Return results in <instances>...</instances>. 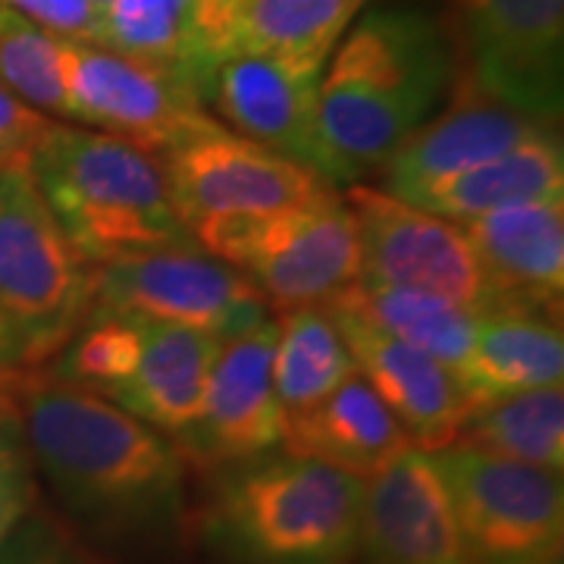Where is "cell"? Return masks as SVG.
<instances>
[{
  "instance_id": "obj_1",
  "label": "cell",
  "mask_w": 564,
  "mask_h": 564,
  "mask_svg": "<svg viewBox=\"0 0 564 564\" xmlns=\"http://www.w3.org/2000/svg\"><path fill=\"white\" fill-rule=\"evenodd\" d=\"M10 426L69 502L110 524L154 521L180 502V448L101 392L41 367H0Z\"/></svg>"
},
{
  "instance_id": "obj_2",
  "label": "cell",
  "mask_w": 564,
  "mask_h": 564,
  "mask_svg": "<svg viewBox=\"0 0 564 564\" xmlns=\"http://www.w3.org/2000/svg\"><path fill=\"white\" fill-rule=\"evenodd\" d=\"M455 73V44L436 17L417 7L364 10L321 76V135L333 185L380 176L443 107Z\"/></svg>"
},
{
  "instance_id": "obj_3",
  "label": "cell",
  "mask_w": 564,
  "mask_h": 564,
  "mask_svg": "<svg viewBox=\"0 0 564 564\" xmlns=\"http://www.w3.org/2000/svg\"><path fill=\"white\" fill-rule=\"evenodd\" d=\"M41 195L91 267L195 242L180 220L161 161L129 141L54 122L32 154Z\"/></svg>"
},
{
  "instance_id": "obj_4",
  "label": "cell",
  "mask_w": 564,
  "mask_h": 564,
  "mask_svg": "<svg viewBox=\"0 0 564 564\" xmlns=\"http://www.w3.org/2000/svg\"><path fill=\"white\" fill-rule=\"evenodd\" d=\"M367 480L321 462L270 458L223 486L214 533L242 564H348Z\"/></svg>"
},
{
  "instance_id": "obj_5",
  "label": "cell",
  "mask_w": 564,
  "mask_h": 564,
  "mask_svg": "<svg viewBox=\"0 0 564 564\" xmlns=\"http://www.w3.org/2000/svg\"><path fill=\"white\" fill-rule=\"evenodd\" d=\"M95 267L66 239L32 163L0 166V317L17 367L57 358L91 314Z\"/></svg>"
},
{
  "instance_id": "obj_6",
  "label": "cell",
  "mask_w": 564,
  "mask_h": 564,
  "mask_svg": "<svg viewBox=\"0 0 564 564\" xmlns=\"http://www.w3.org/2000/svg\"><path fill=\"white\" fill-rule=\"evenodd\" d=\"M195 245L236 267L276 311L326 307L361 280V245L343 195L198 226Z\"/></svg>"
},
{
  "instance_id": "obj_7",
  "label": "cell",
  "mask_w": 564,
  "mask_h": 564,
  "mask_svg": "<svg viewBox=\"0 0 564 564\" xmlns=\"http://www.w3.org/2000/svg\"><path fill=\"white\" fill-rule=\"evenodd\" d=\"M91 314L182 326L226 345L267 321L270 304L245 273L188 242L95 267Z\"/></svg>"
},
{
  "instance_id": "obj_8",
  "label": "cell",
  "mask_w": 564,
  "mask_h": 564,
  "mask_svg": "<svg viewBox=\"0 0 564 564\" xmlns=\"http://www.w3.org/2000/svg\"><path fill=\"white\" fill-rule=\"evenodd\" d=\"M458 73L489 98L555 126L564 110V0H445Z\"/></svg>"
},
{
  "instance_id": "obj_9",
  "label": "cell",
  "mask_w": 564,
  "mask_h": 564,
  "mask_svg": "<svg viewBox=\"0 0 564 564\" xmlns=\"http://www.w3.org/2000/svg\"><path fill=\"white\" fill-rule=\"evenodd\" d=\"M440 464L470 564H558L564 545L562 474L445 448Z\"/></svg>"
},
{
  "instance_id": "obj_10",
  "label": "cell",
  "mask_w": 564,
  "mask_h": 564,
  "mask_svg": "<svg viewBox=\"0 0 564 564\" xmlns=\"http://www.w3.org/2000/svg\"><path fill=\"white\" fill-rule=\"evenodd\" d=\"M63 85L66 120L129 141L154 158L214 120L204 110L195 73L91 41H63Z\"/></svg>"
},
{
  "instance_id": "obj_11",
  "label": "cell",
  "mask_w": 564,
  "mask_h": 564,
  "mask_svg": "<svg viewBox=\"0 0 564 564\" xmlns=\"http://www.w3.org/2000/svg\"><path fill=\"white\" fill-rule=\"evenodd\" d=\"M170 198L188 232L236 217L273 214L336 192L333 182L207 120L161 158Z\"/></svg>"
},
{
  "instance_id": "obj_12",
  "label": "cell",
  "mask_w": 564,
  "mask_h": 564,
  "mask_svg": "<svg viewBox=\"0 0 564 564\" xmlns=\"http://www.w3.org/2000/svg\"><path fill=\"white\" fill-rule=\"evenodd\" d=\"M343 198L358 229L361 282L417 289L484 311V276L458 223L364 182L348 185Z\"/></svg>"
},
{
  "instance_id": "obj_13",
  "label": "cell",
  "mask_w": 564,
  "mask_h": 564,
  "mask_svg": "<svg viewBox=\"0 0 564 564\" xmlns=\"http://www.w3.org/2000/svg\"><path fill=\"white\" fill-rule=\"evenodd\" d=\"M204 107H210L229 132L333 182V163L321 135V76L270 57L236 54L207 73Z\"/></svg>"
},
{
  "instance_id": "obj_14",
  "label": "cell",
  "mask_w": 564,
  "mask_h": 564,
  "mask_svg": "<svg viewBox=\"0 0 564 564\" xmlns=\"http://www.w3.org/2000/svg\"><path fill=\"white\" fill-rule=\"evenodd\" d=\"M280 321L267 317L226 343L214 361L198 426L176 448L202 464H248L282 443V411L273 386Z\"/></svg>"
},
{
  "instance_id": "obj_15",
  "label": "cell",
  "mask_w": 564,
  "mask_h": 564,
  "mask_svg": "<svg viewBox=\"0 0 564 564\" xmlns=\"http://www.w3.org/2000/svg\"><path fill=\"white\" fill-rule=\"evenodd\" d=\"M323 311L336 323L358 377L402 426L411 448L423 455L452 448L474 411L458 377L436 358L392 339L345 307L329 304Z\"/></svg>"
},
{
  "instance_id": "obj_16",
  "label": "cell",
  "mask_w": 564,
  "mask_h": 564,
  "mask_svg": "<svg viewBox=\"0 0 564 564\" xmlns=\"http://www.w3.org/2000/svg\"><path fill=\"white\" fill-rule=\"evenodd\" d=\"M543 132L558 129L505 107L480 91L464 73H455L443 107L380 170L383 192L392 198H408L433 182L452 180L480 163L496 161Z\"/></svg>"
},
{
  "instance_id": "obj_17",
  "label": "cell",
  "mask_w": 564,
  "mask_h": 564,
  "mask_svg": "<svg viewBox=\"0 0 564 564\" xmlns=\"http://www.w3.org/2000/svg\"><path fill=\"white\" fill-rule=\"evenodd\" d=\"M358 549L370 564H470L433 455L408 448L367 480Z\"/></svg>"
},
{
  "instance_id": "obj_18",
  "label": "cell",
  "mask_w": 564,
  "mask_h": 564,
  "mask_svg": "<svg viewBox=\"0 0 564 564\" xmlns=\"http://www.w3.org/2000/svg\"><path fill=\"white\" fill-rule=\"evenodd\" d=\"M458 226L480 267L486 307L514 304L562 314L564 198L511 204Z\"/></svg>"
},
{
  "instance_id": "obj_19",
  "label": "cell",
  "mask_w": 564,
  "mask_h": 564,
  "mask_svg": "<svg viewBox=\"0 0 564 564\" xmlns=\"http://www.w3.org/2000/svg\"><path fill=\"white\" fill-rule=\"evenodd\" d=\"M280 445L289 458L321 462L361 480L377 477L411 448L402 426L358 373L317 404L285 414Z\"/></svg>"
},
{
  "instance_id": "obj_20",
  "label": "cell",
  "mask_w": 564,
  "mask_h": 564,
  "mask_svg": "<svg viewBox=\"0 0 564 564\" xmlns=\"http://www.w3.org/2000/svg\"><path fill=\"white\" fill-rule=\"evenodd\" d=\"M470 408L564 383L562 314L492 304L480 311L470 355L455 373Z\"/></svg>"
},
{
  "instance_id": "obj_21",
  "label": "cell",
  "mask_w": 564,
  "mask_h": 564,
  "mask_svg": "<svg viewBox=\"0 0 564 564\" xmlns=\"http://www.w3.org/2000/svg\"><path fill=\"white\" fill-rule=\"evenodd\" d=\"M220 348V339L207 333L144 323V345L135 373L104 399L117 402L141 423L163 433L170 443L180 445L202 421L207 380Z\"/></svg>"
},
{
  "instance_id": "obj_22",
  "label": "cell",
  "mask_w": 564,
  "mask_h": 564,
  "mask_svg": "<svg viewBox=\"0 0 564 564\" xmlns=\"http://www.w3.org/2000/svg\"><path fill=\"white\" fill-rule=\"evenodd\" d=\"M545 198H564V148L558 132H543L496 161L417 188L402 202L443 220L467 223L499 207Z\"/></svg>"
},
{
  "instance_id": "obj_23",
  "label": "cell",
  "mask_w": 564,
  "mask_h": 564,
  "mask_svg": "<svg viewBox=\"0 0 564 564\" xmlns=\"http://www.w3.org/2000/svg\"><path fill=\"white\" fill-rule=\"evenodd\" d=\"M370 0H245L229 57L254 54L299 73L323 76L336 44Z\"/></svg>"
},
{
  "instance_id": "obj_24",
  "label": "cell",
  "mask_w": 564,
  "mask_h": 564,
  "mask_svg": "<svg viewBox=\"0 0 564 564\" xmlns=\"http://www.w3.org/2000/svg\"><path fill=\"white\" fill-rule=\"evenodd\" d=\"M329 304L358 314L361 321L389 333L392 339L436 358L452 373H458L462 364L467 361L474 336H477V323H480V311L474 307L445 302L440 295L417 292V289H399V285H380V282L358 280Z\"/></svg>"
},
{
  "instance_id": "obj_25",
  "label": "cell",
  "mask_w": 564,
  "mask_h": 564,
  "mask_svg": "<svg viewBox=\"0 0 564 564\" xmlns=\"http://www.w3.org/2000/svg\"><path fill=\"white\" fill-rule=\"evenodd\" d=\"M452 448L564 470V389L545 386L474 408Z\"/></svg>"
},
{
  "instance_id": "obj_26",
  "label": "cell",
  "mask_w": 564,
  "mask_h": 564,
  "mask_svg": "<svg viewBox=\"0 0 564 564\" xmlns=\"http://www.w3.org/2000/svg\"><path fill=\"white\" fill-rule=\"evenodd\" d=\"M355 373L358 367L323 307L282 311L273 351V386L285 414L317 404Z\"/></svg>"
},
{
  "instance_id": "obj_27",
  "label": "cell",
  "mask_w": 564,
  "mask_h": 564,
  "mask_svg": "<svg viewBox=\"0 0 564 564\" xmlns=\"http://www.w3.org/2000/svg\"><path fill=\"white\" fill-rule=\"evenodd\" d=\"M63 41L0 7V82L44 117L66 120Z\"/></svg>"
},
{
  "instance_id": "obj_28",
  "label": "cell",
  "mask_w": 564,
  "mask_h": 564,
  "mask_svg": "<svg viewBox=\"0 0 564 564\" xmlns=\"http://www.w3.org/2000/svg\"><path fill=\"white\" fill-rule=\"evenodd\" d=\"M101 20L104 47L195 73L188 41V0H110Z\"/></svg>"
},
{
  "instance_id": "obj_29",
  "label": "cell",
  "mask_w": 564,
  "mask_h": 564,
  "mask_svg": "<svg viewBox=\"0 0 564 564\" xmlns=\"http://www.w3.org/2000/svg\"><path fill=\"white\" fill-rule=\"evenodd\" d=\"M144 345V323L113 314H91L63 348L57 377L63 383L82 386L91 392H113L139 367Z\"/></svg>"
},
{
  "instance_id": "obj_30",
  "label": "cell",
  "mask_w": 564,
  "mask_h": 564,
  "mask_svg": "<svg viewBox=\"0 0 564 564\" xmlns=\"http://www.w3.org/2000/svg\"><path fill=\"white\" fill-rule=\"evenodd\" d=\"M245 0H188V41L192 63L202 85L207 73L229 57V41Z\"/></svg>"
},
{
  "instance_id": "obj_31",
  "label": "cell",
  "mask_w": 564,
  "mask_h": 564,
  "mask_svg": "<svg viewBox=\"0 0 564 564\" xmlns=\"http://www.w3.org/2000/svg\"><path fill=\"white\" fill-rule=\"evenodd\" d=\"M0 7L66 41L101 44V10L91 0H0Z\"/></svg>"
},
{
  "instance_id": "obj_32",
  "label": "cell",
  "mask_w": 564,
  "mask_h": 564,
  "mask_svg": "<svg viewBox=\"0 0 564 564\" xmlns=\"http://www.w3.org/2000/svg\"><path fill=\"white\" fill-rule=\"evenodd\" d=\"M54 120L22 104L0 82V166L7 163H32V154L41 139L51 132Z\"/></svg>"
},
{
  "instance_id": "obj_33",
  "label": "cell",
  "mask_w": 564,
  "mask_h": 564,
  "mask_svg": "<svg viewBox=\"0 0 564 564\" xmlns=\"http://www.w3.org/2000/svg\"><path fill=\"white\" fill-rule=\"evenodd\" d=\"M10 430H0V545L20 524L29 508V477L17 445L7 440Z\"/></svg>"
},
{
  "instance_id": "obj_34",
  "label": "cell",
  "mask_w": 564,
  "mask_h": 564,
  "mask_svg": "<svg viewBox=\"0 0 564 564\" xmlns=\"http://www.w3.org/2000/svg\"><path fill=\"white\" fill-rule=\"evenodd\" d=\"M0 367H17V348H13L3 317H0Z\"/></svg>"
},
{
  "instance_id": "obj_35",
  "label": "cell",
  "mask_w": 564,
  "mask_h": 564,
  "mask_svg": "<svg viewBox=\"0 0 564 564\" xmlns=\"http://www.w3.org/2000/svg\"><path fill=\"white\" fill-rule=\"evenodd\" d=\"M17 564H57V562H47V558H32V562H17Z\"/></svg>"
},
{
  "instance_id": "obj_36",
  "label": "cell",
  "mask_w": 564,
  "mask_h": 564,
  "mask_svg": "<svg viewBox=\"0 0 564 564\" xmlns=\"http://www.w3.org/2000/svg\"><path fill=\"white\" fill-rule=\"evenodd\" d=\"M91 3H95V7H98V10H101V13H104V10H107V3H110V0H91Z\"/></svg>"
}]
</instances>
